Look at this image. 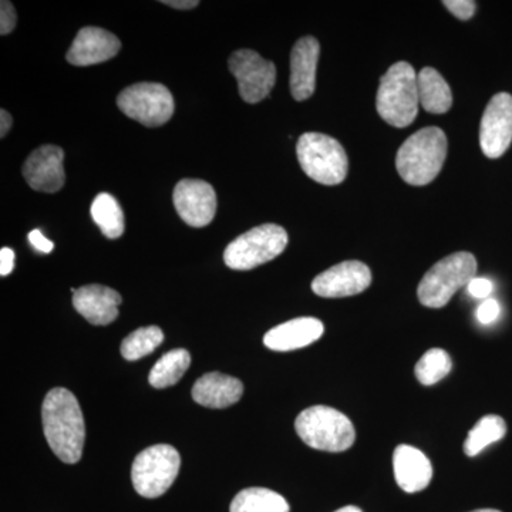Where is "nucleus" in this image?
I'll list each match as a JSON object with an SVG mask.
<instances>
[{"instance_id":"1","label":"nucleus","mask_w":512,"mask_h":512,"mask_svg":"<svg viewBox=\"0 0 512 512\" xmlns=\"http://www.w3.org/2000/svg\"><path fill=\"white\" fill-rule=\"evenodd\" d=\"M42 421L43 433L53 453L63 463H79L86 440V426L76 396L63 387L50 390L43 402Z\"/></svg>"},{"instance_id":"2","label":"nucleus","mask_w":512,"mask_h":512,"mask_svg":"<svg viewBox=\"0 0 512 512\" xmlns=\"http://www.w3.org/2000/svg\"><path fill=\"white\" fill-rule=\"evenodd\" d=\"M446 157L444 131L437 127L423 128L407 138L397 151V173L407 184L423 187L436 180Z\"/></svg>"},{"instance_id":"3","label":"nucleus","mask_w":512,"mask_h":512,"mask_svg":"<svg viewBox=\"0 0 512 512\" xmlns=\"http://www.w3.org/2000/svg\"><path fill=\"white\" fill-rule=\"evenodd\" d=\"M419 103V84L412 64L394 63L380 79L377 113L390 126L409 127L419 114Z\"/></svg>"},{"instance_id":"4","label":"nucleus","mask_w":512,"mask_h":512,"mask_svg":"<svg viewBox=\"0 0 512 512\" xmlns=\"http://www.w3.org/2000/svg\"><path fill=\"white\" fill-rule=\"evenodd\" d=\"M295 429L303 443L329 453L349 450L356 440L355 427L349 417L328 406L303 410L296 417Z\"/></svg>"},{"instance_id":"5","label":"nucleus","mask_w":512,"mask_h":512,"mask_svg":"<svg viewBox=\"0 0 512 512\" xmlns=\"http://www.w3.org/2000/svg\"><path fill=\"white\" fill-rule=\"evenodd\" d=\"M476 274V256L470 252L446 256L421 279L417 289L421 305L433 309L443 308L456 292L476 278Z\"/></svg>"},{"instance_id":"6","label":"nucleus","mask_w":512,"mask_h":512,"mask_svg":"<svg viewBox=\"0 0 512 512\" xmlns=\"http://www.w3.org/2000/svg\"><path fill=\"white\" fill-rule=\"evenodd\" d=\"M296 156L303 173L316 183L338 185L348 175L349 160L345 148L326 134H303L296 144Z\"/></svg>"},{"instance_id":"7","label":"nucleus","mask_w":512,"mask_h":512,"mask_svg":"<svg viewBox=\"0 0 512 512\" xmlns=\"http://www.w3.org/2000/svg\"><path fill=\"white\" fill-rule=\"evenodd\" d=\"M286 245L288 234L281 225H259L228 245L224 252L225 265L235 271H249L281 255Z\"/></svg>"},{"instance_id":"8","label":"nucleus","mask_w":512,"mask_h":512,"mask_svg":"<svg viewBox=\"0 0 512 512\" xmlns=\"http://www.w3.org/2000/svg\"><path fill=\"white\" fill-rule=\"evenodd\" d=\"M180 467V453L168 444H157L138 454L131 468V481L141 497L158 498L170 490Z\"/></svg>"},{"instance_id":"9","label":"nucleus","mask_w":512,"mask_h":512,"mask_svg":"<svg viewBox=\"0 0 512 512\" xmlns=\"http://www.w3.org/2000/svg\"><path fill=\"white\" fill-rule=\"evenodd\" d=\"M119 109L146 127H160L173 117V94L160 83H136L117 97Z\"/></svg>"},{"instance_id":"10","label":"nucleus","mask_w":512,"mask_h":512,"mask_svg":"<svg viewBox=\"0 0 512 512\" xmlns=\"http://www.w3.org/2000/svg\"><path fill=\"white\" fill-rule=\"evenodd\" d=\"M229 70L238 82L239 96L249 104L266 99L276 83V67L254 50L241 49L232 53Z\"/></svg>"},{"instance_id":"11","label":"nucleus","mask_w":512,"mask_h":512,"mask_svg":"<svg viewBox=\"0 0 512 512\" xmlns=\"http://www.w3.org/2000/svg\"><path fill=\"white\" fill-rule=\"evenodd\" d=\"M174 207L185 224L194 228L210 225L217 212L214 187L202 180L180 181L174 188Z\"/></svg>"},{"instance_id":"12","label":"nucleus","mask_w":512,"mask_h":512,"mask_svg":"<svg viewBox=\"0 0 512 512\" xmlns=\"http://www.w3.org/2000/svg\"><path fill=\"white\" fill-rule=\"evenodd\" d=\"M512 143V96L495 94L484 111L480 127L481 150L488 158L505 154Z\"/></svg>"},{"instance_id":"13","label":"nucleus","mask_w":512,"mask_h":512,"mask_svg":"<svg viewBox=\"0 0 512 512\" xmlns=\"http://www.w3.org/2000/svg\"><path fill=\"white\" fill-rule=\"evenodd\" d=\"M370 284L369 266L360 261H345L316 276L312 291L322 298H346L365 292Z\"/></svg>"},{"instance_id":"14","label":"nucleus","mask_w":512,"mask_h":512,"mask_svg":"<svg viewBox=\"0 0 512 512\" xmlns=\"http://www.w3.org/2000/svg\"><path fill=\"white\" fill-rule=\"evenodd\" d=\"M63 161L64 151L59 146L36 148L23 164V177L33 190L52 194L62 190L66 181Z\"/></svg>"},{"instance_id":"15","label":"nucleus","mask_w":512,"mask_h":512,"mask_svg":"<svg viewBox=\"0 0 512 512\" xmlns=\"http://www.w3.org/2000/svg\"><path fill=\"white\" fill-rule=\"evenodd\" d=\"M121 42L119 37L101 28H83L74 37L67 52V62L73 66L86 67L107 62L119 55Z\"/></svg>"},{"instance_id":"16","label":"nucleus","mask_w":512,"mask_h":512,"mask_svg":"<svg viewBox=\"0 0 512 512\" xmlns=\"http://www.w3.org/2000/svg\"><path fill=\"white\" fill-rule=\"evenodd\" d=\"M73 306L87 322L96 326L110 325L119 318L120 293L103 285H86L72 289Z\"/></svg>"},{"instance_id":"17","label":"nucleus","mask_w":512,"mask_h":512,"mask_svg":"<svg viewBox=\"0 0 512 512\" xmlns=\"http://www.w3.org/2000/svg\"><path fill=\"white\" fill-rule=\"evenodd\" d=\"M320 45L312 36L302 37L291 53V93L296 101L308 100L315 93Z\"/></svg>"},{"instance_id":"18","label":"nucleus","mask_w":512,"mask_h":512,"mask_svg":"<svg viewBox=\"0 0 512 512\" xmlns=\"http://www.w3.org/2000/svg\"><path fill=\"white\" fill-rule=\"evenodd\" d=\"M393 470L397 484L406 493L414 494L429 487L433 478V467L429 458L419 448L407 446L396 447L393 454Z\"/></svg>"},{"instance_id":"19","label":"nucleus","mask_w":512,"mask_h":512,"mask_svg":"<svg viewBox=\"0 0 512 512\" xmlns=\"http://www.w3.org/2000/svg\"><path fill=\"white\" fill-rule=\"evenodd\" d=\"M325 326L316 318H298L275 326L264 338L266 348L275 352H291L306 348L322 338Z\"/></svg>"},{"instance_id":"20","label":"nucleus","mask_w":512,"mask_h":512,"mask_svg":"<svg viewBox=\"0 0 512 512\" xmlns=\"http://www.w3.org/2000/svg\"><path fill=\"white\" fill-rule=\"evenodd\" d=\"M192 399L208 409H227L238 403L244 394V384L237 377L220 372L208 373L195 382Z\"/></svg>"},{"instance_id":"21","label":"nucleus","mask_w":512,"mask_h":512,"mask_svg":"<svg viewBox=\"0 0 512 512\" xmlns=\"http://www.w3.org/2000/svg\"><path fill=\"white\" fill-rule=\"evenodd\" d=\"M420 104L433 114H444L453 106V93L444 77L433 67H424L417 74Z\"/></svg>"},{"instance_id":"22","label":"nucleus","mask_w":512,"mask_h":512,"mask_svg":"<svg viewBox=\"0 0 512 512\" xmlns=\"http://www.w3.org/2000/svg\"><path fill=\"white\" fill-rule=\"evenodd\" d=\"M229 512H291V507L281 494L268 488L252 487L237 494Z\"/></svg>"},{"instance_id":"23","label":"nucleus","mask_w":512,"mask_h":512,"mask_svg":"<svg viewBox=\"0 0 512 512\" xmlns=\"http://www.w3.org/2000/svg\"><path fill=\"white\" fill-rule=\"evenodd\" d=\"M191 365V355L188 350L174 349L165 353L151 369L148 382L156 389H167L180 382Z\"/></svg>"},{"instance_id":"24","label":"nucleus","mask_w":512,"mask_h":512,"mask_svg":"<svg viewBox=\"0 0 512 512\" xmlns=\"http://www.w3.org/2000/svg\"><path fill=\"white\" fill-rule=\"evenodd\" d=\"M90 212H92L93 220L103 232L104 237L117 239L124 234L123 210H121L119 202L113 195L101 192L94 198Z\"/></svg>"},{"instance_id":"25","label":"nucleus","mask_w":512,"mask_h":512,"mask_svg":"<svg viewBox=\"0 0 512 512\" xmlns=\"http://www.w3.org/2000/svg\"><path fill=\"white\" fill-rule=\"evenodd\" d=\"M505 434H507V424L503 417L495 416V414L481 417L476 426L468 433L466 443H464V453L468 457H476L485 447L503 439Z\"/></svg>"},{"instance_id":"26","label":"nucleus","mask_w":512,"mask_h":512,"mask_svg":"<svg viewBox=\"0 0 512 512\" xmlns=\"http://www.w3.org/2000/svg\"><path fill=\"white\" fill-rule=\"evenodd\" d=\"M164 333L158 326L137 329L121 343V356L130 362L151 355L163 343Z\"/></svg>"},{"instance_id":"27","label":"nucleus","mask_w":512,"mask_h":512,"mask_svg":"<svg viewBox=\"0 0 512 512\" xmlns=\"http://www.w3.org/2000/svg\"><path fill=\"white\" fill-rule=\"evenodd\" d=\"M451 367H453V362H451V357L446 350L434 348L427 350L421 356L414 372H416L417 380L423 386H433V384L439 383L440 380L448 376Z\"/></svg>"},{"instance_id":"28","label":"nucleus","mask_w":512,"mask_h":512,"mask_svg":"<svg viewBox=\"0 0 512 512\" xmlns=\"http://www.w3.org/2000/svg\"><path fill=\"white\" fill-rule=\"evenodd\" d=\"M443 5L460 20L473 18L477 9V3L473 0H444Z\"/></svg>"},{"instance_id":"29","label":"nucleus","mask_w":512,"mask_h":512,"mask_svg":"<svg viewBox=\"0 0 512 512\" xmlns=\"http://www.w3.org/2000/svg\"><path fill=\"white\" fill-rule=\"evenodd\" d=\"M16 23H18V15L15 8L8 0H3L0 3V35L6 36L12 33Z\"/></svg>"},{"instance_id":"30","label":"nucleus","mask_w":512,"mask_h":512,"mask_svg":"<svg viewBox=\"0 0 512 512\" xmlns=\"http://www.w3.org/2000/svg\"><path fill=\"white\" fill-rule=\"evenodd\" d=\"M500 316V305L495 299H485L477 309L478 322L483 325H490Z\"/></svg>"},{"instance_id":"31","label":"nucleus","mask_w":512,"mask_h":512,"mask_svg":"<svg viewBox=\"0 0 512 512\" xmlns=\"http://www.w3.org/2000/svg\"><path fill=\"white\" fill-rule=\"evenodd\" d=\"M468 293L477 299H488V296L493 292L494 285L490 279L487 278H474L467 286Z\"/></svg>"},{"instance_id":"32","label":"nucleus","mask_w":512,"mask_h":512,"mask_svg":"<svg viewBox=\"0 0 512 512\" xmlns=\"http://www.w3.org/2000/svg\"><path fill=\"white\" fill-rule=\"evenodd\" d=\"M29 242L32 244L33 248L37 249L39 252H43V254H50V252L55 249V244L49 241L39 229H33V231L30 232Z\"/></svg>"},{"instance_id":"33","label":"nucleus","mask_w":512,"mask_h":512,"mask_svg":"<svg viewBox=\"0 0 512 512\" xmlns=\"http://www.w3.org/2000/svg\"><path fill=\"white\" fill-rule=\"evenodd\" d=\"M15 266V252L10 248H2L0 251V275L8 276Z\"/></svg>"},{"instance_id":"34","label":"nucleus","mask_w":512,"mask_h":512,"mask_svg":"<svg viewBox=\"0 0 512 512\" xmlns=\"http://www.w3.org/2000/svg\"><path fill=\"white\" fill-rule=\"evenodd\" d=\"M161 3L165 6H170V8L178 10L194 9L200 5L198 0H163Z\"/></svg>"},{"instance_id":"35","label":"nucleus","mask_w":512,"mask_h":512,"mask_svg":"<svg viewBox=\"0 0 512 512\" xmlns=\"http://www.w3.org/2000/svg\"><path fill=\"white\" fill-rule=\"evenodd\" d=\"M12 116L6 110H0V137L5 138L12 128Z\"/></svg>"},{"instance_id":"36","label":"nucleus","mask_w":512,"mask_h":512,"mask_svg":"<svg viewBox=\"0 0 512 512\" xmlns=\"http://www.w3.org/2000/svg\"><path fill=\"white\" fill-rule=\"evenodd\" d=\"M335 512H363L360 508L355 507V505H348V507L340 508V510Z\"/></svg>"},{"instance_id":"37","label":"nucleus","mask_w":512,"mask_h":512,"mask_svg":"<svg viewBox=\"0 0 512 512\" xmlns=\"http://www.w3.org/2000/svg\"><path fill=\"white\" fill-rule=\"evenodd\" d=\"M473 512H501V511H498V510H477V511H473Z\"/></svg>"}]
</instances>
